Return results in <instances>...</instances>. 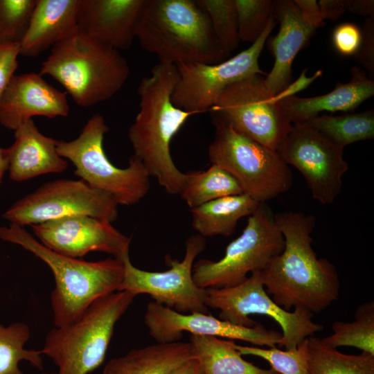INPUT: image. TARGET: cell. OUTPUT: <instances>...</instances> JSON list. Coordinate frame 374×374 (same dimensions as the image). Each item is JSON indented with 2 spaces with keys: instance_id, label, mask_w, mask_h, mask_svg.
<instances>
[{
  "instance_id": "obj_1",
  "label": "cell",
  "mask_w": 374,
  "mask_h": 374,
  "mask_svg": "<svg viewBox=\"0 0 374 374\" xmlns=\"http://www.w3.org/2000/svg\"><path fill=\"white\" fill-rule=\"evenodd\" d=\"M274 218L285 246L260 271L267 293L287 311L292 308L323 311L338 299L340 282L335 265L319 258L312 249L315 217L289 211L274 214Z\"/></svg>"
},
{
  "instance_id": "obj_33",
  "label": "cell",
  "mask_w": 374,
  "mask_h": 374,
  "mask_svg": "<svg viewBox=\"0 0 374 374\" xmlns=\"http://www.w3.org/2000/svg\"><path fill=\"white\" fill-rule=\"evenodd\" d=\"M242 355L256 356L266 360L271 368L278 374H308V338L301 341L296 348L282 350L275 347L260 348L236 344Z\"/></svg>"
},
{
  "instance_id": "obj_6",
  "label": "cell",
  "mask_w": 374,
  "mask_h": 374,
  "mask_svg": "<svg viewBox=\"0 0 374 374\" xmlns=\"http://www.w3.org/2000/svg\"><path fill=\"white\" fill-rule=\"evenodd\" d=\"M136 295L116 291L92 303L74 322L50 330L42 354L58 368L57 374H89L104 362L117 321Z\"/></svg>"
},
{
  "instance_id": "obj_8",
  "label": "cell",
  "mask_w": 374,
  "mask_h": 374,
  "mask_svg": "<svg viewBox=\"0 0 374 374\" xmlns=\"http://www.w3.org/2000/svg\"><path fill=\"white\" fill-rule=\"evenodd\" d=\"M213 121L215 130L208 150L210 161L231 174L244 193L259 203H266L291 188L292 173L277 151L224 122Z\"/></svg>"
},
{
  "instance_id": "obj_12",
  "label": "cell",
  "mask_w": 374,
  "mask_h": 374,
  "mask_svg": "<svg viewBox=\"0 0 374 374\" xmlns=\"http://www.w3.org/2000/svg\"><path fill=\"white\" fill-rule=\"evenodd\" d=\"M118 205L110 194L82 179H57L19 199L2 217L21 227L73 215L112 222L118 217Z\"/></svg>"
},
{
  "instance_id": "obj_41",
  "label": "cell",
  "mask_w": 374,
  "mask_h": 374,
  "mask_svg": "<svg viewBox=\"0 0 374 374\" xmlns=\"http://www.w3.org/2000/svg\"><path fill=\"white\" fill-rule=\"evenodd\" d=\"M306 69L301 74L300 78L292 84H289L282 92L275 96L276 100H278L284 97L294 96L295 93L308 87L314 79L321 76V71H318L312 78L305 76Z\"/></svg>"
},
{
  "instance_id": "obj_31",
  "label": "cell",
  "mask_w": 374,
  "mask_h": 374,
  "mask_svg": "<svg viewBox=\"0 0 374 374\" xmlns=\"http://www.w3.org/2000/svg\"><path fill=\"white\" fill-rule=\"evenodd\" d=\"M30 337L29 327L24 323L15 322L8 326L0 323V374H24L19 368L21 361L43 369L41 350L24 348Z\"/></svg>"
},
{
  "instance_id": "obj_40",
  "label": "cell",
  "mask_w": 374,
  "mask_h": 374,
  "mask_svg": "<svg viewBox=\"0 0 374 374\" xmlns=\"http://www.w3.org/2000/svg\"><path fill=\"white\" fill-rule=\"evenodd\" d=\"M318 4L323 20L335 21L346 11V0H320Z\"/></svg>"
},
{
  "instance_id": "obj_36",
  "label": "cell",
  "mask_w": 374,
  "mask_h": 374,
  "mask_svg": "<svg viewBox=\"0 0 374 374\" xmlns=\"http://www.w3.org/2000/svg\"><path fill=\"white\" fill-rule=\"evenodd\" d=\"M332 40L334 48L339 54L353 56L361 43V29L352 23L341 24L335 28Z\"/></svg>"
},
{
  "instance_id": "obj_19",
  "label": "cell",
  "mask_w": 374,
  "mask_h": 374,
  "mask_svg": "<svg viewBox=\"0 0 374 374\" xmlns=\"http://www.w3.org/2000/svg\"><path fill=\"white\" fill-rule=\"evenodd\" d=\"M69 110L66 93L39 73L15 74L0 98V123L15 131L33 116H66Z\"/></svg>"
},
{
  "instance_id": "obj_2",
  "label": "cell",
  "mask_w": 374,
  "mask_h": 374,
  "mask_svg": "<svg viewBox=\"0 0 374 374\" xmlns=\"http://www.w3.org/2000/svg\"><path fill=\"white\" fill-rule=\"evenodd\" d=\"M178 79L177 66L159 62L139 86V111L128 137L134 154L150 177L170 195H179L186 173L175 164L170 152L172 138L193 115L177 107L172 93Z\"/></svg>"
},
{
  "instance_id": "obj_37",
  "label": "cell",
  "mask_w": 374,
  "mask_h": 374,
  "mask_svg": "<svg viewBox=\"0 0 374 374\" xmlns=\"http://www.w3.org/2000/svg\"><path fill=\"white\" fill-rule=\"evenodd\" d=\"M362 31V40L357 53L353 55L355 60L369 73L374 75V17H367Z\"/></svg>"
},
{
  "instance_id": "obj_22",
  "label": "cell",
  "mask_w": 374,
  "mask_h": 374,
  "mask_svg": "<svg viewBox=\"0 0 374 374\" xmlns=\"http://www.w3.org/2000/svg\"><path fill=\"white\" fill-rule=\"evenodd\" d=\"M57 141L42 134L34 121H26L15 130L9 149V175L15 181L64 171L68 161L57 151Z\"/></svg>"
},
{
  "instance_id": "obj_23",
  "label": "cell",
  "mask_w": 374,
  "mask_h": 374,
  "mask_svg": "<svg viewBox=\"0 0 374 374\" xmlns=\"http://www.w3.org/2000/svg\"><path fill=\"white\" fill-rule=\"evenodd\" d=\"M79 0H37L19 54L35 57L78 32Z\"/></svg>"
},
{
  "instance_id": "obj_13",
  "label": "cell",
  "mask_w": 374,
  "mask_h": 374,
  "mask_svg": "<svg viewBox=\"0 0 374 374\" xmlns=\"http://www.w3.org/2000/svg\"><path fill=\"white\" fill-rule=\"evenodd\" d=\"M276 21L273 16L259 38L251 46L226 60L215 64L190 63L177 65L178 79L172 102L193 114L209 110L229 86L254 74H264L258 58Z\"/></svg>"
},
{
  "instance_id": "obj_16",
  "label": "cell",
  "mask_w": 374,
  "mask_h": 374,
  "mask_svg": "<svg viewBox=\"0 0 374 374\" xmlns=\"http://www.w3.org/2000/svg\"><path fill=\"white\" fill-rule=\"evenodd\" d=\"M144 322L157 343L178 341L185 332L191 335L213 336L238 339L252 344L275 347L282 337L280 332L257 323L247 328L202 312L180 313L155 301L148 303Z\"/></svg>"
},
{
  "instance_id": "obj_39",
  "label": "cell",
  "mask_w": 374,
  "mask_h": 374,
  "mask_svg": "<svg viewBox=\"0 0 374 374\" xmlns=\"http://www.w3.org/2000/svg\"><path fill=\"white\" fill-rule=\"evenodd\" d=\"M305 19L315 28L323 26V19L318 2L315 0H294Z\"/></svg>"
},
{
  "instance_id": "obj_35",
  "label": "cell",
  "mask_w": 374,
  "mask_h": 374,
  "mask_svg": "<svg viewBox=\"0 0 374 374\" xmlns=\"http://www.w3.org/2000/svg\"><path fill=\"white\" fill-rule=\"evenodd\" d=\"M240 41L253 44L266 28L272 16L273 1L234 0Z\"/></svg>"
},
{
  "instance_id": "obj_3",
  "label": "cell",
  "mask_w": 374,
  "mask_h": 374,
  "mask_svg": "<svg viewBox=\"0 0 374 374\" xmlns=\"http://www.w3.org/2000/svg\"><path fill=\"white\" fill-rule=\"evenodd\" d=\"M0 238L20 245L51 269L55 283L51 294L55 327L76 321L95 301L118 291L123 281L124 264L121 258L88 262L65 256L38 242L24 227L12 224L0 226Z\"/></svg>"
},
{
  "instance_id": "obj_44",
  "label": "cell",
  "mask_w": 374,
  "mask_h": 374,
  "mask_svg": "<svg viewBox=\"0 0 374 374\" xmlns=\"http://www.w3.org/2000/svg\"><path fill=\"white\" fill-rule=\"evenodd\" d=\"M9 166V149L2 148L0 147V185L2 183V180L4 174L7 170H8Z\"/></svg>"
},
{
  "instance_id": "obj_20",
  "label": "cell",
  "mask_w": 374,
  "mask_h": 374,
  "mask_svg": "<svg viewBox=\"0 0 374 374\" xmlns=\"http://www.w3.org/2000/svg\"><path fill=\"white\" fill-rule=\"evenodd\" d=\"M272 16L279 23L280 28L277 35L268 40L275 61L264 81L269 93L275 96L290 84L293 61L316 29L305 19L294 1H273Z\"/></svg>"
},
{
  "instance_id": "obj_43",
  "label": "cell",
  "mask_w": 374,
  "mask_h": 374,
  "mask_svg": "<svg viewBox=\"0 0 374 374\" xmlns=\"http://www.w3.org/2000/svg\"><path fill=\"white\" fill-rule=\"evenodd\" d=\"M170 374H204V373L197 359L194 358L184 363Z\"/></svg>"
},
{
  "instance_id": "obj_38",
  "label": "cell",
  "mask_w": 374,
  "mask_h": 374,
  "mask_svg": "<svg viewBox=\"0 0 374 374\" xmlns=\"http://www.w3.org/2000/svg\"><path fill=\"white\" fill-rule=\"evenodd\" d=\"M19 44H0V98L18 66Z\"/></svg>"
},
{
  "instance_id": "obj_4",
  "label": "cell",
  "mask_w": 374,
  "mask_h": 374,
  "mask_svg": "<svg viewBox=\"0 0 374 374\" xmlns=\"http://www.w3.org/2000/svg\"><path fill=\"white\" fill-rule=\"evenodd\" d=\"M136 37L162 63L215 64L227 57L195 1L148 0Z\"/></svg>"
},
{
  "instance_id": "obj_7",
  "label": "cell",
  "mask_w": 374,
  "mask_h": 374,
  "mask_svg": "<svg viewBox=\"0 0 374 374\" xmlns=\"http://www.w3.org/2000/svg\"><path fill=\"white\" fill-rule=\"evenodd\" d=\"M108 130L103 116L96 114L77 138L57 141V153L73 163L74 173L80 179L110 194L118 205L138 204L150 190V175L133 155L125 168H117L109 161L103 148L104 136Z\"/></svg>"
},
{
  "instance_id": "obj_27",
  "label": "cell",
  "mask_w": 374,
  "mask_h": 374,
  "mask_svg": "<svg viewBox=\"0 0 374 374\" xmlns=\"http://www.w3.org/2000/svg\"><path fill=\"white\" fill-rule=\"evenodd\" d=\"M244 193L237 180L222 168L212 164L203 171H189L179 195L190 209L226 196Z\"/></svg>"
},
{
  "instance_id": "obj_24",
  "label": "cell",
  "mask_w": 374,
  "mask_h": 374,
  "mask_svg": "<svg viewBox=\"0 0 374 374\" xmlns=\"http://www.w3.org/2000/svg\"><path fill=\"white\" fill-rule=\"evenodd\" d=\"M194 358L196 355L190 341L157 343L112 359L102 374H170Z\"/></svg>"
},
{
  "instance_id": "obj_14",
  "label": "cell",
  "mask_w": 374,
  "mask_h": 374,
  "mask_svg": "<svg viewBox=\"0 0 374 374\" xmlns=\"http://www.w3.org/2000/svg\"><path fill=\"white\" fill-rule=\"evenodd\" d=\"M205 245V238L202 235L190 236L183 260L167 259L170 267L163 271L141 269L131 262L129 254L125 255L121 258L124 276L118 291L150 295L153 301L180 313H209L206 305V289L198 287L193 278L195 259Z\"/></svg>"
},
{
  "instance_id": "obj_18",
  "label": "cell",
  "mask_w": 374,
  "mask_h": 374,
  "mask_svg": "<svg viewBox=\"0 0 374 374\" xmlns=\"http://www.w3.org/2000/svg\"><path fill=\"white\" fill-rule=\"evenodd\" d=\"M148 0H79L80 31L119 50L130 48Z\"/></svg>"
},
{
  "instance_id": "obj_11",
  "label": "cell",
  "mask_w": 374,
  "mask_h": 374,
  "mask_svg": "<svg viewBox=\"0 0 374 374\" xmlns=\"http://www.w3.org/2000/svg\"><path fill=\"white\" fill-rule=\"evenodd\" d=\"M264 80L262 75L254 74L233 83L209 110L213 118L276 151L292 124Z\"/></svg>"
},
{
  "instance_id": "obj_30",
  "label": "cell",
  "mask_w": 374,
  "mask_h": 374,
  "mask_svg": "<svg viewBox=\"0 0 374 374\" xmlns=\"http://www.w3.org/2000/svg\"><path fill=\"white\" fill-rule=\"evenodd\" d=\"M352 322L335 321L332 325L333 334L323 338L329 346H351L374 355V303L360 305Z\"/></svg>"
},
{
  "instance_id": "obj_28",
  "label": "cell",
  "mask_w": 374,
  "mask_h": 374,
  "mask_svg": "<svg viewBox=\"0 0 374 374\" xmlns=\"http://www.w3.org/2000/svg\"><path fill=\"white\" fill-rule=\"evenodd\" d=\"M308 341V374H374V355L344 354L314 335Z\"/></svg>"
},
{
  "instance_id": "obj_32",
  "label": "cell",
  "mask_w": 374,
  "mask_h": 374,
  "mask_svg": "<svg viewBox=\"0 0 374 374\" xmlns=\"http://www.w3.org/2000/svg\"><path fill=\"white\" fill-rule=\"evenodd\" d=\"M208 15L215 37L227 56L240 43L238 13L234 0H198Z\"/></svg>"
},
{
  "instance_id": "obj_21",
  "label": "cell",
  "mask_w": 374,
  "mask_h": 374,
  "mask_svg": "<svg viewBox=\"0 0 374 374\" xmlns=\"http://www.w3.org/2000/svg\"><path fill=\"white\" fill-rule=\"evenodd\" d=\"M351 80L347 83L337 82L330 92L314 97L290 96L278 100L286 116L292 125L305 123L321 112H350L374 95V81L362 69L355 66Z\"/></svg>"
},
{
  "instance_id": "obj_25",
  "label": "cell",
  "mask_w": 374,
  "mask_h": 374,
  "mask_svg": "<svg viewBox=\"0 0 374 374\" xmlns=\"http://www.w3.org/2000/svg\"><path fill=\"white\" fill-rule=\"evenodd\" d=\"M260 204L245 193L214 199L191 209L192 226L204 238L228 237L240 219L251 215Z\"/></svg>"
},
{
  "instance_id": "obj_15",
  "label": "cell",
  "mask_w": 374,
  "mask_h": 374,
  "mask_svg": "<svg viewBox=\"0 0 374 374\" xmlns=\"http://www.w3.org/2000/svg\"><path fill=\"white\" fill-rule=\"evenodd\" d=\"M277 152L305 179L314 199L330 204L339 195L348 170L344 149L307 124L292 125Z\"/></svg>"
},
{
  "instance_id": "obj_10",
  "label": "cell",
  "mask_w": 374,
  "mask_h": 374,
  "mask_svg": "<svg viewBox=\"0 0 374 374\" xmlns=\"http://www.w3.org/2000/svg\"><path fill=\"white\" fill-rule=\"evenodd\" d=\"M206 305L220 310L219 319L251 328L257 323L249 315L268 316L280 327L282 337L278 345L285 350L294 348L323 326L313 321V313L300 308L293 312L284 310L267 293L260 271L250 274L235 286L206 289Z\"/></svg>"
},
{
  "instance_id": "obj_5",
  "label": "cell",
  "mask_w": 374,
  "mask_h": 374,
  "mask_svg": "<svg viewBox=\"0 0 374 374\" xmlns=\"http://www.w3.org/2000/svg\"><path fill=\"white\" fill-rule=\"evenodd\" d=\"M39 74L53 78L78 105L89 107L114 96L130 67L118 51L78 30L51 48Z\"/></svg>"
},
{
  "instance_id": "obj_42",
  "label": "cell",
  "mask_w": 374,
  "mask_h": 374,
  "mask_svg": "<svg viewBox=\"0 0 374 374\" xmlns=\"http://www.w3.org/2000/svg\"><path fill=\"white\" fill-rule=\"evenodd\" d=\"M346 10L362 16L374 17V1L346 0Z\"/></svg>"
},
{
  "instance_id": "obj_26",
  "label": "cell",
  "mask_w": 374,
  "mask_h": 374,
  "mask_svg": "<svg viewBox=\"0 0 374 374\" xmlns=\"http://www.w3.org/2000/svg\"><path fill=\"white\" fill-rule=\"evenodd\" d=\"M190 342L204 374H278L244 359L231 339L191 335Z\"/></svg>"
},
{
  "instance_id": "obj_34",
  "label": "cell",
  "mask_w": 374,
  "mask_h": 374,
  "mask_svg": "<svg viewBox=\"0 0 374 374\" xmlns=\"http://www.w3.org/2000/svg\"><path fill=\"white\" fill-rule=\"evenodd\" d=\"M37 0H0V44H19Z\"/></svg>"
},
{
  "instance_id": "obj_29",
  "label": "cell",
  "mask_w": 374,
  "mask_h": 374,
  "mask_svg": "<svg viewBox=\"0 0 374 374\" xmlns=\"http://www.w3.org/2000/svg\"><path fill=\"white\" fill-rule=\"evenodd\" d=\"M317 130L336 145L344 148L357 141L374 137V112H346L341 115L323 114L303 123Z\"/></svg>"
},
{
  "instance_id": "obj_17",
  "label": "cell",
  "mask_w": 374,
  "mask_h": 374,
  "mask_svg": "<svg viewBox=\"0 0 374 374\" xmlns=\"http://www.w3.org/2000/svg\"><path fill=\"white\" fill-rule=\"evenodd\" d=\"M31 228L42 244L65 256L79 258L91 251L118 258L129 254L132 238L105 220L73 215L34 224Z\"/></svg>"
},
{
  "instance_id": "obj_9",
  "label": "cell",
  "mask_w": 374,
  "mask_h": 374,
  "mask_svg": "<svg viewBox=\"0 0 374 374\" xmlns=\"http://www.w3.org/2000/svg\"><path fill=\"white\" fill-rule=\"evenodd\" d=\"M284 246L274 214L266 203H260L248 217L240 235L226 247L222 258L201 259L194 263L193 280L204 289L235 286L243 282L248 274L262 270Z\"/></svg>"
},
{
  "instance_id": "obj_45",
  "label": "cell",
  "mask_w": 374,
  "mask_h": 374,
  "mask_svg": "<svg viewBox=\"0 0 374 374\" xmlns=\"http://www.w3.org/2000/svg\"><path fill=\"white\" fill-rule=\"evenodd\" d=\"M42 374H57V373H44Z\"/></svg>"
}]
</instances>
